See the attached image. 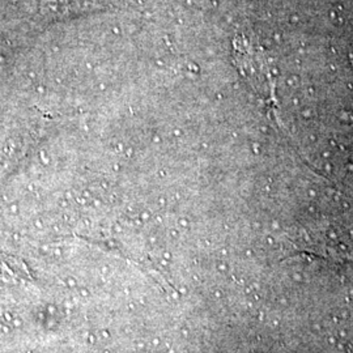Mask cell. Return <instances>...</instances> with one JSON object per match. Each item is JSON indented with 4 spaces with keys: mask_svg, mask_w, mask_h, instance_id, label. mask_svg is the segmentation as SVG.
I'll use <instances>...</instances> for the list:
<instances>
[{
    "mask_svg": "<svg viewBox=\"0 0 353 353\" xmlns=\"http://www.w3.org/2000/svg\"><path fill=\"white\" fill-rule=\"evenodd\" d=\"M234 62L254 88L263 94L272 96V74L262 51L254 48L248 39L239 38L234 41Z\"/></svg>",
    "mask_w": 353,
    "mask_h": 353,
    "instance_id": "6da1fadb",
    "label": "cell"
}]
</instances>
